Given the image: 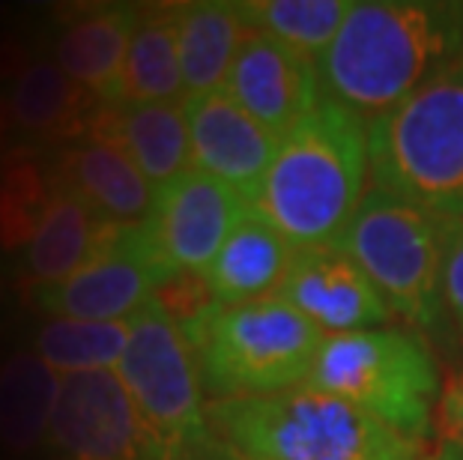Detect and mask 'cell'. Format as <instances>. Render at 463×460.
Returning a JSON list of instances; mask_svg holds the SVG:
<instances>
[{"label": "cell", "mask_w": 463, "mask_h": 460, "mask_svg": "<svg viewBox=\"0 0 463 460\" xmlns=\"http://www.w3.org/2000/svg\"><path fill=\"white\" fill-rule=\"evenodd\" d=\"M463 61V4L356 0L317 61L323 96L364 123Z\"/></svg>", "instance_id": "1"}, {"label": "cell", "mask_w": 463, "mask_h": 460, "mask_svg": "<svg viewBox=\"0 0 463 460\" xmlns=\"http://www.w3.org/2000/svg\"><path fill=\"white\" fill-rule=\"evenodd\" d=\"M368 123L323 96L281 138L251 207L293 249L329 246L368 194Z\"/></svg>", "instance_id": "2"}, {"label": "cell", "mask_w": 463, "mask_h": 460, "mask_svg": "<svg viewBox=\"0 0 463 460\" xmlns=\"http://www.w3.org/2000/svg\"><path fill=\"white\" fill-rule=\"evenodd\" d=\"M210 425L245 460H416L425 455V443L401 437L347 400L311 386L213 400Z\"/></svg>", "instance_id": "3"}, {"label": "cell", "mask_w": 463, "mask_h": 460, "mask_svg": "<svg viewBox=\"0 0 463 460\" xmlns=\"http://www.w3.org/2000/svg\"><path fill=\"white\" fill-rule=\"evenodd\" d=\"M373 189L437 219H463V61L368 123Z\"/></svg>", "instance_id": "4"}, {"label": "cell", "mask_w": 463, "mask_h": 460, "mask_svg": "<svg viewBox=\"0 0 463 460\" xmlns=\"http://www.w3.org/2000/svg\"><path fill=\"white\" fill-rule=\"evenodd\" d=\"M213 400L263 398L305 386L323 332L281 299L210 302L180 323Z\"/></svg>", "instance_id": "5"}, {"label": "cell", "mask_w": 463, "mask_h": 460, "mask_svg": "<svg viewBox=\"0 0 463 460\" xmlns=\"http://www.w3.org/2000/svg\"><path fill=\"white\" fill-rule=\"evenodd\" d=\"M305 386L362 409L395 434L425 443L439 409V371L416 332L398 326L326 335Z\"/></svg>", "instance_id": "6"}, {"label": "cell", "mask_w": 463, "mask_h": 460, "mask_svg": "<svg viewBox=\"0 0 463 460\" xmlns=\"http://www.w3.org/2000/svg\"><path fill=\"white\" fill-rule=\"evenodd\" d=\"M449 224L371 185L338 246L364 269L392 314L421 332H439L449 317L442 302Z\"/></svg>", "instance_id": "7"}, {"label": "cell", "mask_w": 463, "mask_h": 460, "mask_svg": "<svg viewBox=\"0 0 463 460\" xmlns=\"http://www.w3.org/2000/svg\"><path fill=\"white\" fill-rule=\"evenodd\" d=\"M117 377L162 439L167 460H213L219 439L203 404L198 361L180 323L159 299H150L129 320V344Z\"/></svg>", "instance_id": "8"}, {"label": "cell", "mask_w": 463, "mask_h": 460, "mask_svg": "<svg viewBox=\"0 0 463 460\" xmlns=\"http://www.w3.org/2000/svg\"><path fill=\"white\" fill-rule=\"evenodd\" d=\"M174 269L153 242L146 221L114 224L105 242L72 278L54 287H31L27 299L48 317L75 320H132L156 299Z\"/></svg>", "instance_id": "9"}, {"label": "cell", "mask_w": 463, "mask_h": 460, "mask_svg": "<svg viewBox=\"0 0 463 460\" xmlns=\"http://www.w3.org/2000/svg\"><path fill=\"white\" fill-rule=\"evenodd\" d=\"M48 448L57 460H167L117 371L63 377Z\"/></svg>", "instance_id": "10"}, {"label": "cell", "mask_w": 463, "mask_h": 460, "mask_svg": "<svg viewBox=\"0 0 463 460\" xmlns=\"http://www.w3.org/2000/svg\"><path fill=\"white\" fill-rule=\"evenodd\" d=\"M249 210L251 203L228 183L189 168L156 185L146 228L174 276H203Z\"/></svg>", "instance_id": "11"}, {"label": "cell", "mask_w": 463, "mask_h": 460, "mask_svg": "<svg viewBox=\"0 0 463 460\" xmlns=\"http://www.w3.org/2000/svg\"><path fill=\"white\" fill-rule=\"evenodd\" d=\"M275 299L299 311L323 335L380 329L392 320L386 299L338 242L297 249Z\"/></svg>", "instance_id": "12"}, {"label": "cell", "mask_w": 463, "mask_h": 460, "mask_svg": "<svg viewBox=\"0 0 463 460\" xmlns=\"http://www.w3.org/2000/svg\"><path fill=\"white\" fill-rule=\"evenodd\" d=\"M183 108L192 141V168L228 183L251 203L279 153L281 135L254 120L228 90L185 96Z\"/></svg>", "instance_id": "13"}, {"label": "cell", "mask_w": 463, "mask_h": 460, "mask_svg": "<svg viewBox=\"0 0 463 460\" xmlns=\"http://www.w3.org/2000/svg\"><path fill=\"white\" fill-rule=\"evenodd\" d=\"M224 90L281 138L323 102L317 61L263 33L242 42Z\"/></svg>", "instance_id": "14"}, {"label": "cell", "mask_w": 463, "mask_h": 460, "mask_svg": "<svg viewBox=\"0 0 463 460\" xmlns=\"http://www.w3.org/2000/svg\"><path fill=\"white\" fill-rule=\"evenodd\" d=\"M54 183L66 185L90 203L105 221L137 224L153 210V183L144 177L129 150L111 132L96 129L52 159Z\"/></svg>", "instance_id": "15"}, {"label": "cell", "mask_w": 463, "mask_h": 460, "mask_svg": "<svg viewBox=\"0 0 463 460\" xmlns=\"http://www.w3.org/2000/svg\"><path fill=\"white\" fill-rule=\"evenodd\" d=\"M141 6L96 4L81 6L61 18L54 36V63L99 96L105 105H120V84L126 70Z\"/></svg>", "instance_id": "16"}, {"label": "cell", "mask_w": 463, "mask_h": 460, "mask_svg": "<svg viewBox=\"0 0 463 460\" xmlns=\"http://www.w3.org/2000/svg\"><path fill=\"white\" fill-rule=\"evenodd\" d=\"M9 111L15 129L31 141L66 150L96 129L105 102L72 81L54 61H31L15 75Z\"/></svg>", "instance_id": "17"}, {"label": "cell", "mask_w": 463, "mask_h": 460, "mask_svg": "<svg viewBox=\"0 0 463 460\" xmlns=\"http://www.w3.org/2000/svg\"><path fill=\"white\" fill-rule=\"evenodd\" d=\"M293 254L297 249L251 207L203 272V284L213 302L222 305L272 299L284 284Z\"/></svg>", "instance_id": "18"}, {"label": "cell", "mask_w": 463, "mask_h": 460, "mask_svg": "<svg viewBox=\"0 0 463 460\" xmlns=\"http://www.w3.org/2000/svg\"><path fill=\"white\" fill-rule=\"evenodd\" d=\"M114 221H105L81 194L54 183V198L24 249V278L31 287H54L72 278L105 242Z\"/></svg>", "instance_id": "19"}, {"label": "cell", "mask_w": 463, "mask_h": 460, "mask_svg": "<svg viewBox=\"0 0 463 460\" xmlns=\"http://www.w3.org/2000/svg\"><path fill=\"white\" fill-rule=\"evenodd\" d=\"M99 126L129 150L153 189L192 168V141L183 102L105 105Z\"/></svg>", "instance_id": "20"}, {"label": "cell", "mask_w": 463, "mask_h": 460, "mask_svg": "<svg viewBox=\"0 0 463 460\" xmlns=\"http://www.w3.org/2000/svg\"><path fill=\"white\" fill-rule=\"evenodd\" d=\"M63 374L33 350H15L0 361V448L24 457L48 443L61 400Z\"/></svg>", "instance_id": "21"}, {"label": "cell", "mask_w": 463, "mask_h": 460, "mask_svg": "<svg viewBox=\"0 0 463 460\" xmlns=\"http://www.w3.org/2000/svg\"><path fill=\"white\" fill-rule=\"evenodd\" d=\"M236 4L198 0L183 4L180 15V66L185 96L219 93L228 84L242 42L249 39Z\"/></svg>", "instance_id": "22"}, {"label": "cell", "mask_w": 463, "mask_h": 460, "mask_svg": "<svg viewBox=\"0 0 463 460\" xmlns=\"http://www.w3.org/2000/svg\"><path fill=\"white\" fill-rule=\"evenodd\" d=\"M180 15L183 4L146 6L135 27L126 70L120 84V102H183V66H180Z\"/></svg>", "instance_id": "23"}, {"label": "cell", "mask_w": 463, "mask_h": 460, "mask_svg": "<svg viewBox=\"0 0 463 460\" xmlns=\"http://www.w3.org/2000/svg\"><path fill=\"white\" fill-rule=\"evenodd\" d=\"M52 198V159L33 146H13L0 159V251L27 249Z\"/></svg>", "instance_id": "24"}, {"label": "cell", "mask_w": 463, "mask_h": 460, "mask_svg": "<svg viewBox=\"0 0 463 460\" xmlns=\"http://www.w3.org/2000/svg\"><path fill=\"white\" fill-rule=\"evenodd\" d=\"M353 4L356 0H240L236 9L251 33L272 36L320 61Z\"/></svg>", "instance_id": "25"}, {"label": "cell", "mask_w": 463, "mask_h": 460, "mask_svg": "<svg viewBox=\"0 0 463 460\" xmlns=\"http://www.w3.org/2000/svg\"><path fill=\"white\" fill-rule=\"evenodd\" d=\"M129 344V320H75L48 317L36 329L33 353L43 356L57 374H90L117 371Z\"/></svg>", "instance_id": "26"}, {"label": "cell", "mask_w": 463, "mask_h": 460, "mask_svg": "<svg viewBox=\"0 0 463 460\" xmlns=\"http://www.w3.org/2000/svg\"><path fill=\"white\" fill-rule=\"evenodd\" d=\"M442 302L463 335V219L449 224L446 263H442Z\"/></svg>", "instance_id": "27"}, {"label": "cell", "mask_w": 463, "mask_h": 460, "mask_svg": "<svg viewBox=\"0 0 463 460\" xmlns=\"http://www.w3.org/2000/svg\"><path fill=\"white\" fill-rule=\"evenodd\" d=\"M437 416H439L442 437L449 439V446H455L458 452H463V374H458L442 389Z\"/></svg>", "instance_id": "28"}, {"label": "cell", "mask_w": 463, "mask_h": 460, "mask_svg": "<svg viewBox=\"0 0 463 460\" xmlns=\"http://www.w3.org/2000/svg\"><path fill=\"white\" fill-rule=\"evenodd\" d=\"M13 129H15V120H13V111H9V99L0 96V159L13 150V146H9V135H13Z\"/></svg>", "instance_id": "29"}, {"label": "cell", "mask_w": 463, "mask_h": 460, "mask_svg": "<svg viewBox=\"0 0 463 460\" xmlns=\"http://www.w3.org/2000/svg\"><path fill=\"white\" fill-rule=\"evenodd\" d=\"M416 460H463V452H458L455 446H439V448H433V452H425V455H419Z\"/></svg>", "instance_id": "30"}, {"label": "cell", "mask_w": 463, "mask_h": 460, "mask_svg": "<svg viewBox=\"0 0 463 460\" xmlns=\"http://www.w3.org/2000/svg\"><path fill=\"white\" fill-rule=\"evenodd\" d=\"M213 460H245L242 455H236L231 446H224L222 439H219V448H215V455H213Z\"/></svg>", "instance_id": "31"}, {"label": "cell", "mask_w": 463, "mask_h": 460, "mask_svg": "<svg viewBox=\"0 0 463 460\" xmlns=\"http://www.w3.org/2000/svg\"><path fill=\"white\" fill-rule=\"evenodd\" d=\"M4 305H6V284L0 281V311H4Z\"/></svg>", "instance_id": "32"}, {"label": "cell", "mask_w": 463, "mask_h": 460, "mask_svg": "<svg viewBox=\"0 0 463 460\" xmlns=\"http://www.w3.org/2000/svg\"><path fill=\"white\" fill-rule=\"evenodd\" d=\"M0 22H4V4H0Z\"/></svg>", "instance_id": "33"}]
</instances>
